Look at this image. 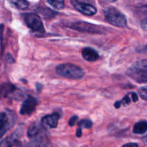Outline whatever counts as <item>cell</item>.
<instances>
[{
    "instance_id": "52a82bcc",
    "label": "cell",
    "mask_w": 147,
    "mask_h": 147,
    "mask_svg": "<svg viewBox=\"0 0 147 147\" xmlns=\"http://www.w3.org/2000/svg\"><path fill=\"white\" fill-rule=\"evenodd\" d=\"M60 115L58 113H53L51 115H47L42 118V125L44 127L49 128V129H54L57 127L58 124Z\"/></svg>"
},
{
    "instance_id": "5bb4252c",
    "label": "cell",
    "mask_w": 147,
    "mask_h": 147,
    "mask_svg": "<svg viewBox=\"0 0 147 147\" xmlns=\"http://www.w3.org/2000/svg\"><path fill=\"white\" fill-rule=\"evenodd\" d=\"M8 1L19 9L24 10L29 7L28 1L26 0H8Z\"/></svg>"
},
{
    "instance_id": "8992f818",
    "label": "cell",
    "mask_w": 147,
    "mask_h": 147,
    "mask_svg": "<svg viewBox=\"0 0 147 147\" xmlns=\"http://www.w3.org/2000/svg\"><path fill=\"white\" fill-rule=\"evenodd\" d=\"M37 104H38V101L37 99L32 96H29L23 102L21 109H20V113L23 116L31 115L35 110Z\"/></svg>"
},
{
    "instance_id": "7c38bea8",
    "label": "cell",
    "mask_w": 147,
    "mask_h": 147,
    "mask_svg": "<svg viewBox=\"0 0 147 147\" xmlns=\"http://www.w3.org/2000/svg\"><path fill=\"white\" fill-rule=\"evenodd\" d=\"M147 131V121H140L134 125L133 132L136 134H143Z\"/></svg>"
},
{
    "instance_id": "30bf717a",
    "label": "cell",
    "mask_w": 147,
    "mask_h": 147,
    "mask_svg": "<svg viewBox=\"0 0 147 147\" xmlns=\"http://www.w3.org/2000/svg\"><path fill=\"white\" fill-rule=\"evenodd\" d=\"M82 56L83 59L88 62H94L98 59L99 55L97 51L91 47H86L82 51Z\"/></svg>"
},
{
    "instance_id": "6da1fadb",
    "label": "cell",
    "mask_w": 147,
    "mask_h": 147,
    "mask_svg": "<svg viewBox=\"0 0 147 147\" xmlns=\"http://www.w3.org/2000/svg\"><path fill=\"white\" fill-rule=\"evenodd\" d=\"M55 72L58 76L71 80H79L85 76V72L81 67L72 63L59 65L56 67Z\"/></svg>"
},
{
    "instance_id": "44dd1931",
    "label": "cell",
    "mask_w": 147,
    "mask_h": 147,
    "mask_svg": "<svg viewBox=\"0 0 147 147\" xmlns=\"http://www.w3.org/2000/svg\"><path fill=\"white\" fill-rule=\"evenodd\" d=\"M78 120V117L77 116H72V117L70 118V120H69V125H70V126H74V125L76 123V122H77Z\"/></svg>"
},
{
    "instance_id": "8fae6325",
    "label": "cell",
    "mask_w": 147,
    "mask_h": 147,
    "mask_svg": "<svg viewBox=\"0 0 147 147\" xmlns=\"http://www.w3.org/2000/svg\"><path fill=\"white\" fill-rule=\"evenodd\" d=\"M16 88L11 83H3L0 85V98H7L15 90Z\"/></svg>"
},
{
    "instance_id": "4fadbf2b",
    "label": "cell",
    "mask_w": 147,
    "mask_h": 147,
    "mask_svg": "<svg viewBox=\"0 0 147 147\" xmlns=\"http://www.w3.org/2000/svg\"><path fill=\"white\" fill-rule=\"evenodd\" d=\"M40 131V126L37 123H33L27 130V136L30 138H36L38 136Z\"/></svg>"
},
{
    "instance_id": "484cf974",
    "label": "cell",
    "mask_w": 147,
    "mask_h": 147,
    "mask_svg": "<svg viewBox=\"0 0 147 147\" xmlns=\"http://www.w3.org/2000/svg\"><path fill=\"white\" fill-rule=\"evenodd\" d=\"M76 136H78V137H80V136H82V129H80V128H78L77 129V131H76Z\"/></svg>"
},
{
    "instance_id": "277c9868",
    "label": "cell",
    "mask_w": 147,
    "mask_h": 147,
    "mask_svg": "<svg viewBox=\"0 0 147 147\" xmlns=\"http://www.w3.org/2000/svg\"><path fill=\"white\" fill-rule=\"evenodd\" d=\"M23 18L27 27L34 32H45V27L40 17L34 13L23 14Z\"/></svg>"
},
{
    "instance_id": "f1b7e54d",
    "label": "cell",
    "mask_w": 147,
    "mask_h": 147,
    "mask_svg": "<svg viewBox=\"0 0 147 147\" xmlns=\"http://www.w3.org/2000/svg\"><path fill=\"white\" fill-rule=\"evenodd\" d=\"M108 1H111V2H114V1H116V0H108Z\"/></svg>"
},
{
    "instance_id": "d6986e66",
    "label": "cell",
    "mask_w": 147,
    "mask_h": 147,
    "mask_svg": "<svg viewBox=\"0 0 147 147\" xmlns=\"http://www.w3.org/2000/svg\"><path fill=\"white\" fill-rule=\"evenodd\" d=\"M139 95L141 97V98L147 101V86H144V87L139 88Z\"/></svg>"
},
{
    "instance_id": "ba28073f",
    "label": "cell",
    "mask_w": 147,
    "mask_h": 147,
    "mask_svg": "<svg viewBox=\"0 0 147 147\" xmlns=\"http://www.w3.org/2000/svg\"><path fill=\"white\" fill-rule=\"evenodd\" d=\"M73 5L74 6V7L78 11L81 12L82 14H86V15L88 16L94 15L96 11H97L96 7L92 5V4H80V3L74 1V2H73Z\"/></svg>"
},
{
    "instance_id": "cb8c5ba5",
    "label": "cell",
    "mask_w": 147,
    "mask_h": 147,
    "mask_svg": "<svg viewBox=\"0 0 147 147\" xmlns=\"http://www.w3.org/2000/svg\"><path fill=\"white\" fill-rule=\"evenodd\" d=\"M122 147H139V145L136 143H127L123 145Z\"/></svg>"
},
{
    "instance_id": "7a4b0ae2",
    "label": "cell",
    "mask_w": 147,
    "mask_h": 147,
    "mask_svg": "<svg viewBox=\"0 0 147 147\" xmlns=\"http://www.w3.org/2000/svg\"><path fill=\"white\" fill-rule=\"evenodd\" d=\"M127 75L139 83H147V60L136 62L127 70Z\"/></svg>"
},
{
    "instance_id": "5b68a950",
    "label": "cell",
    "mask_w": 147,
    "mask_h": 147,
    "mask_svg": "<svg viewBox=\"0 0 147 147\" xmlns=\"http://www.w3.org/2000/svg\"><path fill=\"white\" fill-rule=\"evenodd\" d=\"M68 27L73 30H78V31L83 32H88L93 33V34H97V33H102L101 27H98L95 24H90V23L83 22H78L72 23L69 24Z\"/></svg>"
},
{
    "instance_id": "7402d4cb",
    "label": "cell",
    "mask_w": 147,
    "mask_h": 147,
    "mask_svg": "<svg viewBox=\"0 0 147 147\" xmlns=\"http://www.w3.org/2000/svg\"><path fill=\"white\" fill-rule=\"evenodd\" d=\"M76 2L80 3V4H91L92 3L94 2L93 0H76Z\"/></svg>"
},
{
    "instance_id": "ac0fdd59",
    "label": "cell",
    "mask_w": 147,
    "mask_h": 147,
    "mask_svg": "<svg viewBox=\"0 0 147 147\" xmlns=\"http://www.w3.org/2000/svg\"><path fill=\"white\" fill-rule=\"evenodd\" d=\"M14 140L12 137H7L0 144V147H13Z\"/></svg>"
},
{
    "instance_id": "83f0119b",
    "label": "cell",
    "mask_w": 147,
    "mask_h": 147,
    "mask_svg": "<svg viewBox=\"0 0 147 147\" xmlns=\"http://www.w3.org/2000/svg\"><path fill=\"white\" fill-rule=\"evenodd\" d=\"M144 53H147V44L146 45V46H145V47H144Z\"/></svg>"
},
{
    "instance_id": "d4e9b609",
    "label": "cell",
    "mask_w": 147,
    "mask_h": 147,
    "mask_svg": "<svg viewBox=\"0 0 147 147\" xmlns=\"http://www.w3.org/2000/svg\"><path fill=\"white\" fill-rule=\"evenodd\" d=\"M131 98H132V101L133 102H136L139 100V97H138V95L136 93H131Z\"/></svg>"
},
{
    "instance_id": "2e32d148",
    "label": "cell",
    "mask_w": 147,
    "mask_h": 147,
    "mask_svg": "<svg viewBox=\"0 0 147 147\" xmlns=\"http://www.w3.org/2000/svg\"><path fill=\"white\" fill-rule=\"evenodd\" d=\"M49 4L57 9H61L65 6L64 0H47Z\"/></svg>"
},
{
    "instance_id": "9c48e42d",
    "label": "cell",
    "mask_w": 147,
    "mask_h": 147,
    "mask_svg": "<svg viewBox=\"0 0 147 147\" xmlns=\"http://www.w3.org/2000/svg\"><path fill=\"white\" fill-rule=\"evenodd\" d=\"M10 119L4 112H0V139L10 129Z\"/></svg>"
},
{
    "instance_id": "603a6c76",
    "label": "cell",
    "mask_w": 147,
    "mask_h": 147,
    "mask_svg": "<svg viewBox=\"0 0 147 147\" xmlns=\"http://www.w3.org/2000/svg\"><path fill=\"white\" fill-rule=\"evenodd\" d=\"M24 147H37V143H36L35 141L33 140L32 142L27 144H26Z\"/></svg>"
},
{
    "instance_id": "ffe728a7",
    "label": "cell",
    "mask_w": 147,
    "mask_h": 147,
    "mask_svg": "<svg viewBox=\"0 0 147 147\" xmlns=\"http://www.w3.org/2000/svg\"><path fill=\"white\" fill-rule=\"evenodd\" d=\"M145 15L141 21V27L145 31H147V7L144 10Z\"/></svg>"
},
{
    "instance_id": "3957f363",
    "label": "cell",
    "mask_w": 147,
    "mask_h": 147,
    "mask_svg": "<svg viewBox=\"0 0 147 147\" xmlns=\"http://www.w3.org/2000/svg\"><path fill=\"white\" fill-rule=\"evenodd\" d=\"M106 20L113 26L118 27H125L127 24V20L124 14L115 7H109L104 11Z\"/></svg>"
},
{
    "instance_id": "e0dca14e",
    "label": "cell",
    "mask_w": 147,
    "mask_h": 147,
    "mask_svg": "<svg viewBox=\"0 0 147 147\" xmlns=\"http://www.w3.org/2000/svg\"><path fill=\"white\" fill-rule=\"evenodd\" d=\"M93 126V122L89 119H83L78 123V127L80 129H90Z\"/></svg>"
},
{
    "instance_id": "4316f807",
    "label": "cell",
    "mask_w": 147,
    "mask_h": 147,
    "mask_svg": "<svg viewBox=\"0 0 147 147\" xmlns=\"http://www.w3.org/2000/svg\"><path fill=\"white\" fill-rule=\"evenodd\" d=\"M143 142H144V143L147 144V135L146 136H144V137L143 138Z\"/></svg>"
},
{
    "instance_id": "9a60e30c",
    "label": "cell",
    "mask_w": 147,
    "mask_h": 147,
    "mask_svg": "<svg viewBox=\"0 0 147 147\" xmlns=\"http://www.w3.org/2000/svg\"><path fill=\"white\" fill-rule=\"evenodd\" d=\"M132 100L131 98V94L129 93V94L126 95L120 101H116V103H115L114 106L116 109H119V108L121 106V105H123V106H126V105L129 104L131 103V101Z\"/></svg>"
}]
</instances>
